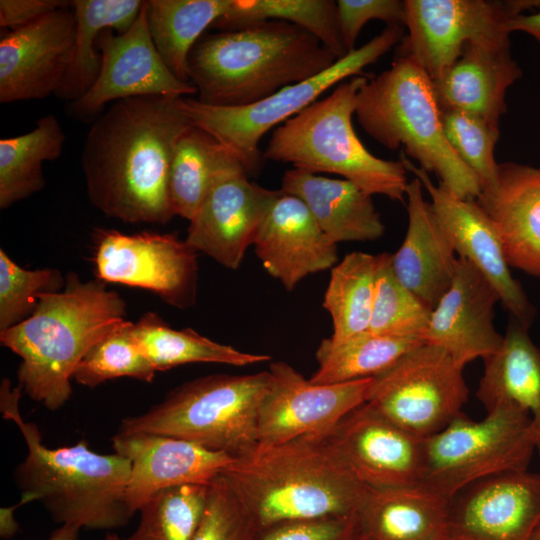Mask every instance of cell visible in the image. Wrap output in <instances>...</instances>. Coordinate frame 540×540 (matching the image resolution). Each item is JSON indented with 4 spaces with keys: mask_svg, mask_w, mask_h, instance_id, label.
Masks as SVG:
<instances>
[{
    "mask_svg": "<svg viewBox=\"0 0 540 540\" xmlns=\"http://www.w3.org/2000/svg\"><path fill=\"white\" fill-rule=\"evenodd\" d=\"M179 97L118 100L93 122L82 153L91 204L125 223L166 224L175 215L169 172L176 144L192 125Z\"/></svg>",
    "mask_w": 540,
    "mask_h": 540,
    "instance_id": "cell-1",
    "label": "cell"
},
{
    "mask_svg": "<svg viewBox=\"0 0 540 540\" xmlns=\"http://www.w3.org/2000/svg\"><path fill=\"white\" fill-rule=\"evenodd\" d=\"M221 475L260 531L282 522L355 514L369 488L325 435L257 444L234 457Z\"/></svg>",
    "mask_w": 540,
    "mask_h": 540,
    "instance_id": "cell-2",
    "label": "cell"
},
{
    "mask_svg": "<svg viewBox=\"0 0 540 540\" xmlns=\"http://www.w3.org/2000/svg\"><path fill=\"white\" fill-rule=\"evenodd\" d=\"M33 313L0 332L1 345L21 358L18 384L50 411L72 394L71 379L86 353L125 321L126 303L100 279L70 272L64 290L41 293Z\"/></svg>",
    "mask_w": 540,
    "mask_h": 540,
    "instance_id": "cell-3",
    "label": "cell"
},
{
    "mask_svg": "<svg viewBox=\"0 0 540 540\" xmlns=\"http://www.w3.org/2000/svg\"><path fill=\"white\" fill-rule=\"evenodd\" d=\"M23 388L4 378L0 411L21 432L27 454L13 472L23 504L39 500L52 520L93 530H112L129 523L134 512L126 502L130 462L117 454L89 449L85 439L72 446L49 448L39 427L21 416Z\"/></svg>",
    "mask_w": 540,
    "mask_h": 540,
    "instance_id": "cell-4",
    "label": "cell"
},
{
    "mask_svg": "<svg viewBox=\"0 0 540 540\" xmlns=\"http://www.w3.org/2000/svg\"><path fill=\"white\" fill-rule=\"evenodd\" d=\"M337 60L305 29L266 20L204 33L192 48L187 67L199 102L241 107L310 79Z\"/></svg>",
    "mask_w": 540,
    "mask_h": 540,
    "instance_id": "cell-5",
    "label": "cell"
},
{
    "mask_svg": "<svg viewBox=\"0 0 540 540\" xmlns=\"http://www.w3.org/2000/svg\"><path fill=\"white\" fill-rule=\"evenodd\" d=\"M355 115L369 136L390 150L403 147L454 196L479 197L478 178L445 135L433 82L410 57L398 53L389 69L367 78L357 93Z\"/></svg>",
    "mask_w": 540,
    "mask_h": 540,
    "instance_id": "cell-6",
    "label": "cell"
},
{
    "mask_svg": "<svg viewBox=\"0 0 540 540\" xmlns=\"http://www.w3.org/2000/svg\"><path fill=\"white\" fill-rule=\"evenodd\" d=\"M367 78L355 76L339 83L328 96L276 127L263 158L314 174H338L372 196L403 201L409 182L402 161L370 153L353 128L357 93Z\"/></svg>",
    "mask_w": 540,
    "mask_h": 540,
    "instance_id": "cell-7",
    "label": "cell"
},
{
    "mask_svg": "<svg viewBox=\"0 0 540 540\" xmlns=\"http://www.w3.org/2000/svg\"><path fill=\"white\" fill-rule=\"evenodd\" d=\"M269 381L266 370L184 382L146 412L125 417L119 432L175 437L236 457L257 445L258 412Z\"/></svg>",
    "mask_w": 540,
    "mask_h": 540,
    "instance_id": "cell-8",
    "label": "cell"
},
{
    "mask_svg": "<svg viewBox=\"0 0 540 540\" xmlns=\"http://www.w3.org/2000/svg\"><path fill=\"white\" fill-rule=\"evenodd\" d=\"M479 421L461 414L423 439L419 484L449 499L479 480L526 470L538 440L528 412L497 407Z\"/></svg>",
    "mask_w": 540,
    "mask_h": 540,
    "instance_id": "cell-9",
    "label": "cell"
},
{
    "mask_svg": "<svg viewBox=\"0 0 540 540\" xmlns=\"http://www.w3.org/2000/svg\"><path fill=\"white\" fill-rule=\"evenodd\" d=\"M401 25L387 26L379 35L349 52L325 71L305 81L286 86L269 97L241 107H217L191 97H179L178 106L190 123L233 151L248 174L257 172L263 155L259 143L264 135L292 118L327 90L355 76L376 62L403 39Z\"/></svg>",
    "mask_w": 540,
    "mask_h": 540,
    "instance_id": "cell-10",
    "label": "cell"
},
{
    "mask_svg": "<svg viewBox=\"0 0 540 540\" xmlns=\"http://www.w3.org/2000/svg\"><path fill=\"white\" fill-rule=\"evenodd\" d=\"M463 369L441 347L423 343L373 377L365 403L425 439L463 413L469 394Z\"/></svg>",
    "mask_w": 540,
    "mask_h": 540,
    "instance_id": "cell-11",
    "label": "cell"
},
{
    "mask_svg": "<svg viewBox=\"0 0 540 540\" xmlns=\"http://www.w3.org/2000/svg\"><path fill=\"white\" fill-rule=\"evenodd\" d=\"M408 35L398 48L439 79L460 57L466 44L508 38L513 17L540 7L538 0H405Z\"/></svg>",
    "mask_w": 540,
    "mask_h": 540,
    "instance_id": "cell-12",
    "label": "cell"
},
{
    "mask_svg": "<svg viewBox=\"0 0 540 540\" xmlns=\"http://www.w3.org/2000/svg\"><path fill=\"white\" fill-rule=\"evenodd\" d=\"M97 279L148 289L165 303L188 309L196 303L198 252L172 234H93Z\"/></svg>",
    "mask_w": 540,
    "mask_h": 540,
    "instance_id": "cell-13",
    "label": "cell"
},
{
    "mask_svg": "<svg viewBox=\"0 0 540 540\" xmlns=\"http://www.w3.org/2000/svg\"><path fill=\"white\" fill-rule=\"evenodd\" d=\"M101 67L91 88L78 100L70 102L67 114L81 121L93 122L105 106L118 100L197 94L190 82L178 79L166 66L150 36L143 2L134 24L124 33L106 28L97 38Z\"/></svg>",
    "mask_w": 540,
    "mask_h": 540,
    "instance_id": "cell-14",
    "label": "cell"
},
{
    "mask_svg": "<svg viewBox=\"0 0 540 540\" xmlns=\"http://www.w3.org/2000/svg\"><path fill=\"white\" fill-rule=\"evenodd\" d=\"M270 381L258 412L257 444L271 446L302 436L325 435L368 399L373 378L313 384L283 361L269 367Z\"/></svg>",
    "mask_w": 540,
    "mask_h": 540,
    "instance_id": "cell-15",
    "label": "cell"
},
{
    "mask_svg": "<svg viewBox=\"0 0 540 540\" xmlns=\"http://www.w3.org/2000/svg\"><path fill=\"white\" fill-rule=\"evenodd\" d=\"M248 175L238 168L219 176L189 221L185 238L197 252L230 270L240 267L265 216L283 194L251 182Z\"/></svg>",
    "mask_w": 540,
    "mask_h": 540,
    "instance_id": "cell-16",
    "label": "cell"
},
{
    "mask_svg": "<svg viewBox=\"0 0 540 540\" xmlns=\"http://www.w3.org/2000/svg\"><path fill=\"white\" fill-rule=\"evenodd\" d=\"M400 160L430 196L433 211L458 257L471 262L495 288L511 317L529 328L535 309L521 284L513 278L498 233L486 212L476 200L458 198L441 185H435L429 174L415 166L403 152Z\"/></svg>",
    "mask_w": 540,
    "mask_h": 540,
    "instance_id": "cell-17",
    "label": "cell"
},
{
    "mask_svg": "<svg viewBox=\"0 0 540 540\" xmlns=\"http://www.w3.org/2000/svg\"><path fill=\"white\" fill-rule=\"evenodd\" d=\"M75 31L74 10L63 8L2 36L0 102L56 94L71 62Z\"/></svg>",
    "mask_w": 540,
    "mask_h": 540,
    "instance_id": "cell-18",
    "label": "cell"
},
{
    "mask_svg": "<svg viewBox=\"0 0 540 540\" xmlns=\"http://www.w3.org/2000/svg\"><path fill=\"white\" fill-rule=\"evenodd\" d=\"M326 439L353 475L370 488L419 484L423 439L366 403L344 416Z\"/></svg>",
    "mask_w": 540,
    "mask_h": 540,
    "instance_id": "cell-19",
    "label": "cell"
},
{
    "mask_svg": "<svg viewBox=\"0 0 540 540\" xmlns=\"http://www.w3.org/2000/svg\"><path fill=\"white\" fill-rule=\"evenodd\" d=\"M453 538L540 540V472L510 471L479 480L451 500Z\"/></svg>",
    "mask_w": 540,
    "mask_h": 540,
    "instance_id": "cell-20",
    "label": "cell"
},
{
    "mask_svg": "<svg viewBox=\"0 0 540 540\" xmlns=\"http://www.w3.org/2000/svg\"><path fill=\"white\" fill-rule=\"evenodd\" d=\"M112 447L130 462L125 497L134 513L162 490L209 484L234 459L187 440L143 432H118L112 437Z\"/></svg>",
    "mask_w": 540,
    "mask_h": 540,
    "instance_id": "cell-21",
    "label": "cell"
},
{
    "mask_svg": "<svg viewBox=\"0 0 540 540\" xmlns=\"http://www.w3.org/2000/svg\"><path fill=\"white\" fill-rule=\"evenodd\" d=\"M499 295L467 259L458 257L451 286L432 310L424 343L444 349L464 368L499 349L504 335L494 325Z\"/></svg>",
    "mask_w": 540,
    "mask_h": 540,
    "instance_id": "cell-22",
    "label": "cell"
},
{
    "mask_svg": "<svg viewBox=\"0 0 540 540\" xmlns=\"http://www.w3.org/2000/svg\"><path fill=\"white\" fill-rule=\"evenodd\" d=\"M253 246L267 273L288 291L338 261L337 244L322 231L305 203L284 192L265 216Z\"/></svg>",
    "mask_w": 540,
    "mask_h": 540,
    "instance_id": "cell-23",
    "label": "cell"
},
{
    "mask_svg": "<svg viewBox=\"0 0 540 540\" xmlns=\"http://www.w3.org/2000/svg\"><path fill=\"white\" fill-rule=\"evenodd\" d=\"M521 74L508 37L466 44L457 61L432 82L441 111H461L498 126L507 90Z\"/></svg>",
    "mask_w": 540,
    "mask_h": 540,
    "instance_id": "cell-24",
    "label": "cell"
},
{
    "mask_svg": "<svg viewBox=\"0 0 540 540\" xmlns=\"http://www.w3.org/2000/svg\"><path fill=\"white\" fill-rule=\"evenodd\" d=\"M406 197L408 226L392 254V268L397 279L433 310L451 286L458 257L417 177L408 183Z\"/></svg>",
    "mask_w": 540,
    "mask_h": 540,
    "instance_id": "cell-25",
    "label": "cell"
},
{
    "mask_svg": "<svg viewBox=\"0 0 540 540\" xmlns=\"http://www.w3.org/2000/svg\"><path fill=\"white\" fill-rule=\"evenodd\" d=\"M476 201L494 224L508 265L540 279V168L500 163L496 185Z\"/></svg>",
    "mask_w": 540,
    "mask_h": 540,
    "instance_id": "cell-26",
    "label": "cell"
},
{
    "mask_svg": "<svg viewBox=\"0 0 540 540\" xmlns=\"http://www.w3.org/2000/svg\"><path fill=\"white\" fill-rule=\"evenodd\" d=\"M451 500L415 484L368 488L356 512L363 540H453Z\"/></svg>",
    "mask_w": 540,
    "mask_h": 540,
    "instance_id": "cell-27",
    "label": "cell"
},
{
    "mask_svg": "<svg viewBox=\"0 0 540 540\" xmlns=\"http://www.w3.org/2000/svg\"><path fill=\"white\" fill-rule=\"evenodd\" d=\"M281 190L302 200L322 231L336 244L374 241L385 232L372 195L349 180L292 168L285 171Z\"/></svg>",
    "mask_w": 540,
    "mask_h": 540,
    "instance_id": "cell-28",
    "label": "cell"
},
{
    "mask_svg": "<svg viewBox=\"0 0 540 540\" xmlns=\"http://www.w3.org/2000/svg\"><path fill=\"white\" fill-rule=\"evenodd\" d=\"M483 362L477 399L486 412L497 407H515L528 412L539 444L540 349L532 342L528 327L512 318L501 346Z\"/></svg>",
    "mask_w": 540,
    "mask_h": 540,
    "instance_id": "cell-29",
    "label": "cell"
},
{
    "mask_svg": "<svg viewBox=\"0 0 540 540\" xmlns=\"http://www.w3.org/2000/svg\"><path fill=\"white\" fill-rule=\"evenodd\" d=\"M238 168L245 166L233 151L191 125L179 138L170 166L169 199L174 215L190 221L217 178Z\"/></svg>",
    "mask_w": 540,
    "mask_h": 540,
    "instance_id": "cell-30",
    "label": "cell"
},
{
    "mask_svg": "<svg viewBox=\"0 0 540 540\" xmlns=\"http://www.w3.org/2000/svg\"><path fill=\"white\" fill-rule=\"evenodd\" d=\"M144 1L139 0H76L72 7L76 31L71 62L58 98L74 102L94 84L101 67V54L96 47L99 34L111 28L127 31L137 19Z\"/></svg>",
    "mask_w": 540,
    "mask_h": 540,
    "instance_id": "cell-31",
    "label": "cell"
},
{
    "mask_svg": "<svg viewBox=\"0 0 540 540\" xmlns=\"http://www.w3.org/2000/svg\"><path fill=\"white\" fill-rule=\"evenodd\" d=\"M144 5L157 52L178 79L190 82L188 56L205 30L228 11L231 0H148Z\"/></svg>",
    "mask_w": 540,
    "mask_h": 540,
    "instance_id": "cell-32",
    "label": "cell"
},
{
    "mask_svg": "<svg viewBox=\"0 0 540 540\" xmlns=\"http://www.w3.org/2000/svg\"><path fill=\"white\" fill-rule=\"evenodd\" d=\"M133 335L156 371L189 363H219L248 366L270 360V356L242 352L215 342L191 328H171L156 313L147 312L133 324Z\"/></svg>",
    "mask_w": 540,
    "mask_h": 540,
    "instance_id": "cell-33",
    "label": "cell"
},
{
    "mask_svg": "<svg viewBox=\"0 0 540 540\" xmlns=\"http://www.w3.org/2000/svg\"><path fill=\"white\" fill-rule=\"evenodd\" d=\"M65 134L55 115L40 118L34 129L0 139V208L6 209L45 187L44 161L60 157Z\"/></svg>",
    "mask_w": 540,
    "mask_h": 540,
    "instance_id": "cell-34",
    "label": "cell"
},
{
    "mask_svg": "<svg viewBox=\"0 0 540 540\" xmlns=\"http://www.w3.org/2000/svg\"><path fill=\"white\" fill-rule=\"evenodd\" d=\"M382 253H348L331 269L323 307L332 320L329 340L340 343L367 331Z\"/></svg>",
    "mask_w": 540,
    "mask_h": 540,
    "instance_id": "cell-35",
    "label": "cell"
},
{
    "mask_svg": "<svg viewBox=\"0 0 540 540\" xmlns=\"http://www.w3.org/2000/svg\"><path fill=\"white\" fill-rule=\"evenodd\" d=\"M423 343L416 338L380 336L369 331L340 343L326 338L316 350L318 369L309 381L326 385L373 378Z\"/></svg>",
    "mask_w": 540,
    "mask_h": 540,
    "instance_id": "cell-36",
    "label": "cell"
},
{
    "mask_svg": "<svg viewBox=\"0 0 540 540\" xmlns=\"http://www.w3.org/2000/svg\"><path fill=\"white\" fill-rule=\"evenodd\" d=\"M266 20L285 21L305 29L338 59L349 53L342 39L337 5L332 0H231L228 11L212 27L230 30Z\"/></svg>",
    "mask_w": 540,
    "mask_h": 540,
    "instance_id": "cell-37",
    "label": "cell"
},
{
    "mask_svg": "<svg viewBox=\"0 0 540 540\" xmlns=\"http://www.w3.org/2000/svg\"><path fill=\"white\" fill-rule=\"evenodd\" d=\"M208 484L162 490L140 509V520L124 540H193L207 500Z\"/></svg>",
    "mask_w": 540,
    "mask_h": 540,
    "instance_id": "cell-38",
    "label": "cell"
},
{
    "mask_svg": "<svg viewBox=\"0 0 540 540\" xmlns=\"http://www.w3.org/2000/svg\"><path fill=\"white\" fill-rule=\"evenodd\" d=\"M431 312L397 279L392 268V254L382 252L367 331L380 336L423 341Z\"/></svg>",
    "mask_w": 540,
    "mask_h": 540,
    "instance_id": "cell-39",
    "label": "cell"
},
{
    "mask_svg": "<svg viewBox=\"0 0 540 540\" xmlns=\"http://www.w3.org/2000/svg\"><path fill=\"white\" fill-rule=\"evenodd\" d=\"M133 324L125 321L96 343L78 364L73 380L89 388L119 377L151 382L157 371L138 345Z\"/></svg>",
    "mask_w": 540,
    "mask_h": 540,
    "instance_id": "cell-40",
    "label": "cell"
},
{
    "mask_svg": "<svg viewBox=\"0 0 540 540\" xmlns=\"http://www.w3.org/2000/svg\"><path fill=\"white\" fill-rule=\"evenodd\" d=\"M441 120L449 144L474 172L481 192L492 189L499 172L494 155L499 138L498 126L456 110L441 111Z\"/></svg>",
    "mask_w": 540,
    "mask_h": 540,
    "instance_id": "cell-41",
    "label": "cell"
},
{
    "mask_svg": "<svg viewBox=\"0 0 540 540\" xmlns=\"http://www.w3.org/2000/svg\"><path fill=\"white\" fill-rule=\"evenodd\" d=\"M65 279L57 269H24L0 249V332L28 318L41 293L59 292Z\"/></svg>",
    "mask_w": 540,
    "mask_h": 540,
    "instance_id": "cell-42",
    "label": "cell"
},
{
    "mask_svg": "<svg viewBox=\"0 0 540 540\" xmlns=\"http://www.w3.org/2000/svg\"><path fill=\"white\" fill-rule=\"evenodd\" d=\"M259 528L220 474L208 484L205 509L193 540H257Z\"/></svg>",
    "mask_w": 540,
    "mask_h": 540,
    "instance_id": "cell-43",
    "label": "cell"
},
{
    "mask_svg": "<svg viewBox=\"0 0 540 540\" xmlns=\"http://www.w3.org/2000/svg\"><path fill=\"white\" fill-rule=\"evenodd\" d=\"M257 540H363L357 515L282 522L259 532Z\"/></svg>",
    "mask_w": 540,
    "mask_h": 540,
    "instance_id": "cell-44",
    "label": "cell"
},
{
    "mask_svg": "<svg viewBox=\"0 0 540 540\" xmlns=\"http://www.w3.org/2000/svg\"><path fill=\"white\" fill-rule=\"evenodd\" d=\"M336 5L342 39L348 52L356 49L360 31L371 20L384 21L387 26L404 25V1L338 0Z\"/></svg>",
    "mask_w": 540,
    "mask_h": 540,
    "instance_id": "cell-45",
    "label": "cell"
},
{
    "mask_svg": "<svg viewBox=\"0 0 540 540\" xmlns=\"http://www.w3.org/2000/svg\"><path fill=\"white\" fill-rule=\"evenodd\" d=\"M72 7V1L1 0L0 26L11 30L26 26L58 9Z\"/></svg>",
    "mask_w": 540,
    "mask_h": 540,
    "instance_id": "cell-46",
    "label": "cell"
},
{
    "mask_svg": "<svg viewBox=\"0 0 540 540\" xmlns=\"http://www.w3.org/2000/svg\"><path fill=\"white\" fill-rule=\"evenodd\" d=\"M507 29L510 33L520 31L529 34L540 44V7L537 10H531L530 13L519 14L507 23Z\"/></svg>",
    "mask_w": 540,
    "mask_h": 540,
    "instance_id": "cell-47",
    "label": "cell"
},
{
    "mask_svg": "<svg viewBox=\"0 0 540 540\" xmlns=\"http://www.w3.org/2000/svg\"><path fill=\"white\" fill-rule=\"evenodd\" d=\"M23 505L21 501L18 502L15 506L1 509V537L10 538L18 530V525L13 516L14 510Z\"/></svg>",
    "mask_w": 540,
    "mask_h": 540,
    "instance_id": "cell-48",
    "label": "cell"
},
{
    "mask_svg": "<svg viewBox=\"0 0 540 540\" xmlns=\"http://www.w3.org/2000/svg\"><path fill=\"white\" fill-rule=\"evenodd\" d=\"M80 529L76 525L64 524L55 529L47 540H79Z\"/></svg>",
    "mask_w": 540,
    "mask_h": 540,
    "instance_id": "cell-49",
    "label": "cell"
},
{
    "mask_svg": "<svg viewBox=\"0 0 540 540\" xmlns=\"http://www.w3.org/2000/svg\"><path fill=\"white\" fill-rule=\"evenodd\" d=\"M104 540H121V539L118 537V535L114 533H108L106 537L104 538Z\"/></svg>",
    "mask_w": 540,
    "mask_h": 540,
    "instance_id": "cell-50",
    "label": "cell"
},
{
    "mask_svg": "<svg viewBox=\"0 0 540 540\" xmlns=\"http://www.w3.org/2000/svg\"><path fill=\"white\" fill-rule=\"evenodd\" d=\"M453 540H469L465 537H455Z\"/></svg>",
    "mask_w": 540,
    "mask_h": 540,
    "instance_id": "cell-51",
    "label": "cell"
},
{
    "mask_svg": "<svg viewBox=\"0 0 540 540\" xmlns=\"http://www.w3.org/2000/svg\"><path fill=\"white\" fill-rule=\"evenodd\" d=\"M537 450L539 451V454H540V442H539V444L537 446Z\"/></svg>",
    "mask_w": 540,
    "mask_h": 540,
    "instance_id": "cell-52",
    "label": "cell"
}]
</instances>
